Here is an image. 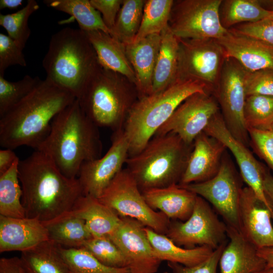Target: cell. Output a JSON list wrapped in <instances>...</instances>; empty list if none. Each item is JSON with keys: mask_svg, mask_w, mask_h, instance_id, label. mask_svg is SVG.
<instances>
[{"mask_svg": "<svg viewBox=\"0 0 273 273\" xmlns=\"http://www.w3.org/2000/svg\"><path fill=\"white\" fill-rule=\"evenodd\" d=\"M18 177L26 217L42 223L71 211L83 195L78 179L66 176L49 157L39 150L20 160Z\"/></svg>", "mask_w": 273, "mask_h": 273, "instance_id": "obj_1", "label": "cell"}, {"mask_svg": "<svg viewBox=\"0 0 273 273\" xmlns=\"http://www.w3.org/2000/svg\"><path fill=\"white\" fill-rule=\"evenodd\" d=\"M76 98L46 78L21 102L0 117V145L36 150L48 135L54 118Z\"/></svg>", "mask_w": 273, "mask_h": 273, "instance_id": "obj_2", "label": "cell"}, {"mask_svg": "<svg viewBox=\"0 0 273 273\" xmlns=\"http://www.w3.org/2000/svg\"><path fill=\"white\" fill-rule=\"evenodd\" d=\"M98 127L76 99L54 118L48 135L36 150L49 157L66 176L77 178L83 163L101 157Z\"/></svg>", "mask_w": 273, "mask_h": 273, "instance_id": "obj_3", "label": "cell"}, {"mask_svg": "<svg viewBox=\"0 0 273 273\" xmlns=\"http://www.w3.org/2000/svg\"><path fill=\"white\" fill-rule=\"evenodd\" d=\"M42 66L46 78L76 99L101 67L86 33L70 27L52 35Z\"/></svg>", "mask_w": 273, "mask_h": 273, "instance_id": "obj_4", "label": "cell"}, {"mask_svg": "<svg viewBox=\"0 0 273 273\" xmlns=\"http://www.w3.org/2000/svg\"><path fill=\"white\" fill-rule=\"evenodd\" d=\"M204 92L210 93L201 81L179 80L161 92L142 97L135 102L123 127L129 145L128 156L141 152L187 98Z\"/></svg>", "mask_w": 273, "mask_h": 273, "instance_id": "obj_5", "label": "cell"}, {"mask_svg": "<svg viewBox=\"0 0 273 273\" xmlns=\"http://www.w3.org/2000/svg\"><path fill=\"white\" fill-rule=\"evenodd\" d=\"M193 147L172 133L154 135L141 152L128 157L126 169L141 192L178 184Z\"/></svg>", "mask_w": 273, "mask_h": 273, "instance_id": "obj_6", "label": "cell"}, {"mask_svg": "<svg viewBox=\"0 0 273 273\" xmlns=\"http://www.w3.org/2000/svg\"><path fill=\"white\" fill-rule=\"evenodd\" d=\"M115 73L102 67L76 99L86 116L98 127L123 129L134 103Z\"/></svg>", "mask_w": 273, "mask_h": 273, "instance_id": "obj_7", "label": "cell"}, {"mask_svg": "<svg viewBox=\"0 0 273 273\" xmlns=\"http://www.w3.org/2000/svg\"><path fill=\"white\" fill-rule=\"evenodd\" d=\"M98 199L119 216L135 219L145 226L166 235L170 219L148 204L127 169H122L115 176Z\"/></svg>", "mask_w": 273, "mask_h": 273, "instance_id": "obj_8", "label": "cell"}, {"mask_svg": "<svg viewBox=\"0 0 273 273\" xmlns=\"http://www.w3.org/2000/svg\"><path fill=\"white\" fill-rule=\"evenodd\" d=\"M178 41L176 81L199 80L206 84L212 94L226 59L223 48L214 38L178 39Z\"/></svg>", "mask_w": 273, "mask_h": 273, "instance_id": "obj_9", "label": "cell"}, {"mask_svg": "<svg viewBox=\"0 0 273 273\" xmlns=\"http://www.w3.org/2000/svg\"><path fill=\"white\" fill-rule=\"evenodd\" d=\"M222 1L174 2L168 24L171 32L178 39H219L228 31L220 20Z\"/></svg>", "mask_w": 273, "mask_h": 273, "instance_id": "obj_10", "label": "cell"}, {"mask_svg": "<svg viewBox=\"0 0 273 273\" xmlns=\"http://www.w3.org/2000/svg\"><path fill=\"white\" fill-rule=\"evenodd\" d=\"M165 235L187 249L205 246L214 250L228 239L226 224L209 203L198 195L190 217L184 221L170 220Z\"/></svg>", "mask_w": 273, "mask_h": 273, "instance_id": "obj_11", "label": "cell"}, {"mask_svg": "<svg viewBox=\"0 0 273 273\" xmlns=\"http://www.w3.org/2000/svg\"><path fill=\"white\" fill-rule=\"evenodd\" d=\"M246 70L235 59L226 58L212 95L218 104L225 125L233 136L247 147L250 139L244 119L246 98Z\"/></svg>", "mask_w": 273, "mask_h": 273, "instance_id": "obj_12", "label": "cell"}, {"mask_svg": "<svg viewBox=\"0 0 273 273\" xmlns=\"http://www.w3.org/2000/svg\"><path fill=\"white\" fill-rule=\"evenodd\" d=\"M242 180L241 175L224 156L220 169L213 177L203 182L179 186L210 203L227 226L239 231L238 211L243 188Z\"/></svg>", "mask_w": 273, "mask_h": 273, "instance_id": "obj_13", "label": "cell"}, {"mask_svg": "<svg viewBox=\"0 0 273 273\" xmlns=\"http://www.w3.org/2000/svg\"><path fill=\"white\" fill-rule=\"evenodd\" d=\"M220 108L210 93H197L187 98L154 135L172 133L186 143L193 144Z\"/></svg>", "mask_w": 273, "mask_h": 273, "instance_id": "obj_14", "label": "cell"}, {"mask_svg": "<svg viewBox=\"0 0 273 273\" xmlns=\"http://www.w3.org/2000/svg\"><path fill=\"white\" fill-rule=\"evenodd\" d=\"M129 145L123 129L114 132L108 151L99 158L85 162L78 179L83 195L99 198L122 169L128 157Z\"/></svg>", "mask_w": 273, "mask_h": 273, "instance_id": "obj_15", "label": "cell"}, {"mask_svg": "<svg viewBox=\"0 0 273 273\" xmlns=\"http://www.w3.org/2000/svg\"><path fill=\"white\" fill-rule=\"evenodd\" d=\"M116 230L109 236L124 255L131 273H156L161 261L154 254L144 230L135 219L120 217Z\"/></svg>", "mask_w": 273, "mask_h": 273, "instance_id": "obj_16", "label": "cell"}, {"mask_svg": "<svg viewBox=\"0 0 273 273\" xmlns=\"http://www.w3.org/2000/svg\"><path fill=\"white\" fill-rule=\"evenodd\" d=\"M221 143L233 155L239 166L243 180L267 206L271 213V207L265 196L263 187L265 165L257 161L248 148L235 139L228 129L219 111L211 119L204 131Z\"/></svg>", "mask_w": 273, "mask_h": 273, "instance_id": "obj_17", "label": "cell"}, {"mask_svg": "<svg viewBox=\"0 0 273 273\" xmlns=\"http://www.w3.org/2000/svg\"><path fill=\"white\" fill-rule=\"evenodd\" d=\"M238 218L239 231L258 250L273 248L271 213L247 186L241 192Z\"/></svg>", "mask_w": 273, "mask_h": 273, "instance_id": "obj_18", "label": "cell"}, {"mask_svg": "<svg viewBox=\"0 0 273 273\" xmlns=\"http://www.w3.org/2000/svg\"><path fill=\"white\" fill-rule=\"evenodd\" d=\"M224 144L204 131L193 143L187 166L178 185L200 183L213 177L218 172L224 153Z\"/></svg>", "mask_w": 273, "mask_h": 273, "instance_id": "obj_19", "label": "cell"}, {"mask_svg": "<svg viewBox=\"0 0 273 273\" xmlns=\"http://www.w3.org/2000/svg\"><path fill=\"white\" fill-rule=\"evenodd\" d=\"M226 58L237 61L247 71L273 70V46L262 40L228 30L217 39Z\"/></svg>", "mask_w": 273, "mask_h": 273, "instance_id": "obj_20", "label": "cell"}, {"mask_svg": "<svg viewBox=\"0 0 273 273\" xmlns=\"http://www.w3.org/2000/svg\"><path fill=\"white\" fill-rule=\"evenodd\" d=\"M43 223L35 218L0 215V252H21L49 240Z\"/></svg>", "mask_w": 273, "mask_h": 273, "instance_id": "obj_21", "label": "cell"}, {"mask_svg": "<svg viewBox=\"0 0 273 273\" xmlns=\"http://www.w3.org/2000/svg\"><path fill=\"white\" fill-rule=\"evenodd\" d=\"M229 241L221 255L220 273H259L266 267L258 249L236 229L227 226Z\"/></svg>", "mask_w": 273, "mask_h": 273, "instance_id": "obj_22", "label": "cell"}, {"mask_svg": "<svg viewBox=\"0 0 273 273\" xmlns=\"http://www.w3.org/2000/svg\"><path fill=\"white\" fill-rule=\"evenodd\" d=\"M160 41V34H153L125 45L126 56L135 73V84L142 97L152 94L153 76Z\"/></svg>", "mask_w": 273, "mask_h": 273, "instance_id": "obj_23", "label": "cell"}, {"mask_svg": "<svg viewBox=\"0 0 273 273\" xmlns=\"http://www.w3.org/2000/svg\"><path fill=\"white\" fill-rule=\"evenodd\" d=\"M148 204L169 219L184 221L192 214L197 195L178 184L143 191Z\"/></svg>", "mask_w": 273, "mask_h": 273, "instance_id": "obj_24", "label": "cell"}, {"mask_svg": "<svg viewBox=\"0 0 273 273\" xmlns=\"http://www.w3.org/2000/svg\"><path fill=\"white\" fill-rule=\"evenodd\" d=\"M85 33L96 52L101 66L106 70L125 76L135 84V73L126 56L125 46L101 31Z\"/></svg>", "mask_w": 273, "mask_h": 273, "instance_id": "obj_25", "label": "cell"}, {"mask_svg": "<svg viewBox=\"0 0 273 273\" xmlns=\"http://www.w3.org/2000/svg\"><path fill=\"white\" fill-rule=\"evenodd\" d=\"M71 212L83 219L92 237L109 236L118 226L121 217L98 198L82 195Z\"/></svg>", "mask_w": 273, "mask_h": 273, "instance_id": "obj_26", "label": "cell"}, {"mask_svg": "<svg viewBox=\"0 0 273 273\" xmlns=\"http://www.w3.org/2000/svg\"><path fill=\"white\" fill-rule=\"evenodd\" d=\"M144 230L155 256L161 261L165 260L186 266H193L207 259L214 250L205 246L185 248L176 245L164 234L158 233L146 226Z\"/></svg>", "mask_w": 273, "mask_h": 273, "instance_id": "obj_27", "label": "cell"}, {"mask_svg": "<svg viewBox=\"0 0 273 273\" xmlns=\"http://www.w3.org/2000/svg\"><path fill=\"white\" fill-rule=\"evenodd\" d=\"M160 48L155 66L152 94L161 92L176 81L179 52L178 39L169 26L160 33Z\"/></svg>", "mask_w": 273, "mask_h": 273, "instance_id": "obj_28", "label": "cell"}, {"mask_svg": "<svg viewBox=\"0 0 273 273\" xmlns=\"http://www.w3.org/2000/svg\"><path fill=\"white\" fill-rule=\"evenodd\" d=\"M21 252L20 259L26 273H70L60 245L50 239Z\"/></svg>", "mask_w": 273, "mask_h": 273, "instance_id": "obj_29", "label": "cell"}, {"mask_svg": "<svg viewBox=\"0 0 273 273\" xmlns=\"http://www.w3.org/2000/svg\"><path fill=\"white\" fill-rule=\"evenodd\" d=\"M49 239L65 248H80L92 237L84 221L71 211L53 220L43 223Z\"/></svg>", "mask_w": 273, "mask_h": 273, "instance_id": "obj_30", "label": "cell"}, {"mask_svg": "<svg viewBox=\"0 0 273 273\" xmlns=\"http://www.w3.org/2000/svg\"><path fill=\"white\" fill-rule=\"evenodd\" d=\"M272 13L256 0L222 1L219 8L221 24L227 30L239 24L268 19Z\"/></svg>", "mask_w": 273, "mask_h": 273, "instance_id": "obj_31", "label": "cell"}, {"mask_svg": "<svg viewBox=\"0 0 273 273\" xmlns=\"http://www.w3.org/2000/svg\"><path fill=\"white\" fill-rule=\"evenodd\" d=\"M48 7L71 15L78 24L79 29L87 32L101 31L111 35L100 13L88 0H44Z\"/></svg>", "mask_w": 273, "mask_h": 273, "instance_id": "obj_32", "label": "cell"}, {"mask_svg": "<svg viewBox=\"0 0 273 273\" xmlns=\"http://www.w3.org/2000/svg\"><path fill=\"white\" fill-rule=\"evenodd\" d=\"M17 160L0 175V215L13 218L26 217L22 203V191L18 177Z\"/></svg>", "mask_w": 273, "mask_h": 273, "instance_id": "obj_33", "label": "cell"}, {"mask_svg": "<svg viewBox=\"0 0 273 273\" xmlns=\"http://www.w3.org/2000/svg\"><path fill=\"white\" fill-rule=\"evenodd\" d=\"M145 1H123L111 36L124 46L132 42L139 31Z\"/></svg>", "mask_w": 273, "mask_h": 273, "instance_id": "obj_34", "label": "cell"}, {"mask_svg": "<svg viewBox=\"0 0 273 273\" xmlns=\"http://www.w3.org/2000/svg\"><path fill=\"white\" fill-rule=\"evenodd\" d=\"M174 2L173 0L146 1L141 25L133 42L151 34H160L167 28Z\"/></svg>", "mask_w": 273, "mask_h": 273, "instance_id": "obj_35", "label": "cell"}, {"mask_svg": "<svg viewBox=\"0 0 273 273\" xmlns=\"http://www.w3.org/2000/svg\"><path fill=\"white\" fill-rule=\"evenodd\" d=\"M60 249L70 273H131L128 267L114 268L104 264L81 248L60 245Z\"/></svg>", "mask_w": 273, "mask_h": 273, "instance_id": "obj_36", "label": "cell"}, {"mask_svg": "<svg viewBox=\"0 0 273 273\" xmlns=\"http://www.w3.org/2000/svg\"><path fill=\"white\" fill-rule=\"evenodd\" d=\"M39 8L36 1L28 0L26 6L18 11L12 14H0V25L22 49L31 34L28 25L29 18Z\"/></svg>", "mask_w": 273, "mask_h": 273, "instance_id": "obj_37", "label": "cell"}, {"mask_svg": "<svg viewBox=\"0 0 273 273\" xmlns=\"http://www.w3.org/2000/svg\"><path fill=\"white\" fill-rule=\"evenodd\" d=\"M39 77L26 75L17 81L0 76V117L25 98L41 81Z\"/></svg>", "mask_w": 273, "mask_h": 273, "instance_id": "obj_38", "label": "cell"}, {"mask_svg": "<svg viewBox=\"0 0 273 273\" xmlns=\"http://www.w3.org/2000/svg\"><path fill=\"white\" fill-rule=\"evenodd\" d=\"M243 114L247 130L249 128L264 130L273 119V97L246 96Z\"/></svg>", "mask_w": 273, "mask_h": 273, "instance_id": "obj_39", "label": "cell"}, {"mask_svg": "<svg viewBox=\"0 0 273 273\" xmlns=\"http://www.w3.org/2000/svg\"><path fill=\"white\" fill-rule=\"evenodd\" d=\"M80 248L107 266L127 267V262L122 252L108 236L92 237Z\"/></svg>", "mask_w": 273, "mask_h": 273, "instance_id": "obj_40", "label": "cell"}, {"mask_svg": "<svg viewBox=\"0 0 273 273\" xmlns=\"http://www.w3.org/2000/svg\"><path fill=\"white\" fill-rule=\"evenodd\" d=\"M245 86L246 96L273 97V70L265 69L254 72L246 70Z\"/></svg>", "mask_w": 273, "mask_h": 273, "instance_id": "obj_41", "label": "cell"}, {"mask_svg": "<svg viewBox=\"0 0 273 273\" xmlns=\"http://www.w3.org/2000/svg\"><path fill=\"white\" fill-rule=\"evenodd\" d=\"M250 146L273 172V131L249 128Z\"/></svg>", "mask_w": 273, "mask_h": 273, "instance_id": "obj_42", "label": "cell"}, {"mask_svg": "<svg viewBox=\"0 0 273 273\" xmlns=\"http://www.w3.org/2000/svg\"><path fill=\"white\" fill-rule=\"evenodd\" d=\"M23 50L8 35L0 33V76H4L6 70L11 66H27Z\"/></svg>", "mask_w": 273, "mask_h": 273, "instance_id": "obj_43", "label": "cell"}, {"mask_svg": "<svg viewBox=\"0 0 273 273\" xmlns=\"http://www.w3.org/2000/svg\"><path fill=\"white\" fill-rule=\"evenodd\" d=\"M228 242V239L214 249L207 259L195 266L189 267L171 262H167V265L172 273H218L219 259Z\"/></svg>", "mask_w": 273, "mask_h": 273, "instance_id": "obj_44", "label": "cell"}, {"mask_svg": "<svg viewBox=\"0 0 273 273\" xmlns=\"http://www.w3.org/2000/svg\"><path fill=\"white\" fill-rule=\"evenodd\" d=\"M228 30L255 37L273 46V20L264 19L241 24Z\"/></svg>", "mask_w": 273, "mask_h": 273, "instance_id": "obj_45", "label": "cell"}, {"mask_svg": "<svg viewBox=\"0 0 273 273\" xmlns=\"http://www.w3.org/2000/svg\"><path fill=\"white\" fill-rule=\"evenodd\" d=\"M89 1L92 6L102 15L103 20L112 34V30L115 26L123 1L90 0Z\"/></svg>", "mask_w": 273, "mask_h": 273, "instance_id": "obj_46", "label": "cell"}, {"mask_svg": "<svg viewBox=\"0 0 273 273\" xmlns=\"http://www.w3.org/2000/svg\"><path fill=\"white\" fill-rule=\"evenodd\" d=\"M0 273H26L20 258L2 257L0 259Z\"/></svg>", "mask_w": 273, "mask_h": 273, "instance_id": "obj_47", "label": "cell"}, {"mask_svg": "<svg viewBox=\"0 0 273 273\" xmlns=\"http://www.w3.org/2000/svg\"><path fill=\"white\" fill-rule=\"evenodd\" d=\"M19 159L11 149L0 150V175L6 172Z\"/></svg>", "mask_w": 273, "mask_h": 273, "instance_id": "obj_48", "label": "cell"}, {"mask_svg": "<svg viewBox=\"0 0 273 273\" xmlns=\"http://www.w3.org/2000/svg\"><path fill=\"white\" fill-rule=\"evenodd\" d=\"M263 187L265 196L273 211V176L269 169L266 166L263 171Z\"/></svg>", "mask_w": 273, "mask_h": 273, "instance_id": "obj_49", "label": "cell"}, {"mask_svg": "<svg viewBox=\"0 0 273 273\" xmlns=\"http://www.w3.org/2000/svg\"><path fill=\"white\" fill-rule=\"evenodd\" d=\"M258 253L265 261L266 267H273V248L258 249Z\"/></svg>", "mask_w": 273, "mask_h": 273, "instance_id": "obj_50", "label": "cell"}, {"mask_svg": "<svg viewBox=\"0 0 273 273\" xmlns=\"http://www.w3.org/2000/svg\"><path fill=\"white\" fill-rule=\"evenodd\" d=\"M22 0H1L0 9H16L22 5Z\"/></svg>", "mask_w": 273, "mask_h": 273, "instance_id": "obj_51", "label": "cell"}, {"mask_svg": "<svg viewBox=\"0 0 273 273\" xmlns=\"http://www.w3.org/2000/svg\"><path fill=\"white\" fill-rule=\"evenodd\" d=\"M263 2L266 4H268L269 6H271L270 8L268 10L273 12V1H265ZM268 19L273 20V13L270 16Z\"/></svg>", "mask_w": 273, "mask_h": 273, "instance_id": "obj_52", "label": "cell"}, {"mask_svg": "<svg viewBox=\"0 0 273 273\" xmlns=\"http://www.w3.org/2000/svg\"><path fill=\"white\" fill-rule=\"evenodd\" d=\"M259 273H273V267H266Z\"/></svg>", "mask_w": 273, "mask_h": 273, "instance_id": "obj_53", "label": "cell"}, {"mask_svg": "<svg viewBox=\"0 0 273 273\" xmlns=\"http://www.w3.org/2000/svg\"><path fill=\"white\" fill-rule=\"evenodd\" d=\"M264 130H269L273 131V119Z\"/></svg>", "mask_w": 273, "mask_h": 273, "instance_id": "obj_54", "label": "cell"}, {"mask_svg": "<svg viewBox=\"0 0 273 273\" xmlns=\"http://www.w3.org/2000/svg\"><path fill=\"white\" fill-rule=\"evenodd\" d=\"M163 273H172V272H168V271H164Z\"/></svg>", "mask_w": 273, "mask_h": 273, "instance_id": "obj_55", "label": "cell"}]
</instances>
